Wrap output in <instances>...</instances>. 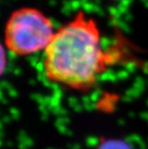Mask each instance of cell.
Masks as SVG:
<instances>
[{
    "label": "cell",
    "instance_id": "cell-1",
    "mask_svg": "<svg viewBox=\"0 0 148 149\" xmlns=\"http://www.w3.org/2000/svg\"><path fill=\"white\" fill-rule=\"evenodd\" d=\"M103 49L98 27L83 12L55 32L44 50L43 69L49 81L86 91L113 62Z\"/></svg>",
    "mask_w": 148,
    "mask_h": 149
},
{
    "label": "cell",
    "instance_id": "cell-2",
    "mask_svg": "<svg viewBox=\"0 0 148 149\" xmlns=\"http://www.w3.org/2000/svg\"><path fill=\"white\" fill-rule=\"evenodd\" d=\"M53 25L42 12L22 8L12 14L5 28V45L18 56L45 50L54 37Z\"/></svg>",
    "mask_w": 148,
    "mask_h": 149
},
{
    "label": "cell",
    "instance_id": "cell-3",
    "mask_svg": "<svg viewBox=\"0 0 148 149\" xmlns=\"http://www.w3.org/2000/svg\"><path fill=\"white\" fill-rule=\"evenodd\" d=\"M96 149H132V147L122 139H102Z\"/></svg>",
    "mask_w": 148,
    "mask_h": 149
}]
</instances>
